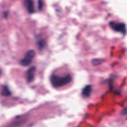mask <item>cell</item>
<instances>
[{
  "instance_id": "6da1fadb",
  "label": "cell",
  "mask_w": 127,
  "mask_h": 127,
  "mask_svg": "<svg viewBox=\"0 0 127 127\" xmlns=\"http://www.w3.org/2000/svg\"><path fill=\"white\" fill-rule=\"evenodd\" d=\"M72 78L70 74H67L65 76L52 74L50 77V82L54 87L59 88L69 84L72 81Z\"/></svg>"
},
{
  "instance_id": "7a4b0ae2",
  "label": "cell",
  "mask_w": 127,
  "mask_h": 127,
  "mask_svg": "<svg viewBox=\"0 0 127 127\" xmlns=\"http://www.w3.org/2000/svg\"><path fill=\"white\" fill-rule=\"evenodd\" d=\"M35 56V52L33 50L28 51L26 53L24 58L20 61V64L23 66H28L31 63Z\"/></svg>"
},
{
  "instance_id": "3957f363",
  "label": "cell",
  "mask_w": 127,
  "mask_h": 127,
  "mask_svg": "<svg viewBox=\"0 0 127 127\" xmlns=\"http://www.w3.org/2000/svg\"><path fill=\"white\" fill-rule=\"evenodd\" d=\"M109 25L113 30L117 32H119L122 34H125L127 30H126V26L124 23L111 21L110 22Z\"/></svg>"
},
{
  "instance_id": "277c9868",
  "label": "cell",
  "mask_w": 127,
  "mask_h": 127,
  "mask_svg": "<svg viewBox=\"0 0 127 127\" xmlns=\"http://www.w3.org/2000/svg\"><path fill=\"white\" fill-rule=\"evenodd\" d=\"M24 5L28 12L30 14H32L34 13V4L33 0H24Z\"/></svg>"
},
{
  "instance_id": "5b68a950",
  "label": "cell",
  "mask_w": 127,
  "mask_h": 127,
  "mask_svg": "<svg viewBox=\"0 0 127 127\" xmlns=\"http://www.w3.org/2000/svg\"><path fill=\"white\" fill-rule=\"evenodd\" d=\"M36 67H32L30 69H29L26 73V79L27 82L28 83H31L34 80L35 76V73H36Z\"/></svg>"
},
{
  "instance_id": "8992f818",
  "label": "cell",
  "mask_w": 127,
  "mask_h": 127,
  "mask_svg": "<svg viewBox=\"0 0 127 127\" xmlns=\"http://www.w3.org/2000/svg\"><path fill=\"white\" fill-rule=\"evenodd\" d=\"M92 90V87L91 85H87L84 87L82 91V94L83 97H89L90 95Z\"/></svg>"
},
{
  "instance_id": "52a82bcc",
  "label": "cell",
  "mask_w": 127,
  "mask_h": 127,
  "mask_svg": "<svg viewBox=\"0 0 127 127\" xmlns=\"http://www.w3.org/2000/svg\"><path fill=\"white\" fill-rule=\"evenodd\" d=\"M36 43H37V46H38V48L40 50L43 49L46 44L45 40L43 38H41L39 37L36 39Z\"/></svg>"
},
{
  "instance_id": "ba28073f",
  "label": "cell",
  "mask_w": 127,
  "mask_h": 127,
  "mask_svg": "<svg viewBox=\"0 0 127 127\" xmlns=\"http://www.w3.org/2000/svg\"><path fill=\"white\" fill-rule=\"evenodd\" d=\"M1 94L2 95H3V96L8 97V96H9V95H11V92L10 91V90L9 89L8 87L5 85V86L3 87L1 92Z\"/></svg>"
},
{
  "instance_id": "9c48e42d",
  "label": "cell",
  "mask_w": 127,
  "mask_h": 127,
  "mask_svg": "<svg viewBox=\"0 0 127 127\" xmlns=\"http://www.w3.org/2000/svg\"><path fill=\"white\" fill-rule=\"evenodd\" d=\"M25 122L26 121L25 120H24V118H21V119H19V120H17L16 122L13 123V124L11 125L9 127H19L23 124H24Z\"/></svg>"
},
{
  "instance_id": "30bf717a",
  "label": "cell",
  "mask_w": 127,
  "mask_h": 127,
  "mask_svg": "<svg viewBox=\"0 0 127 127\" xmlns=\"http://www.w3.org/2000/svg\"><path fill=\"white\" fill-rule=\"evenodd\" d=\"M103 60L101 59H95L92 61V64L94 65H98L101 64L103 62Z\"/></svg>"
},
{
  "instance_id": "8fae6325",
  "label": "cell",
  "mask_w": 127,
  "mask_h": 127,
  "mask_svg": "<svg viewBox=\"0 0 127 127\" xmlns=\"http://www.w3.org/2000/svg\"><path fill=\"white\" fill-rule=\"evenodd\" d=\"M43 1H42V0H38V9L39 10H41L43 8Z\"/></svg>"
},
{
  "instance_id": "7c38bea8",
  "label": "cell",
  "mask_w": 127,
  "mask_h": 127,
  "mask_svg": "<svg viewBox=\"0 0 127 127\" xmlns=\"http://www.w3.org/2000/svg\"><path fill=\"white\" fill-rule=\"evenodd\" d=\"M122 115H127V107H125V108H123V110L122 112Z\"/></svg>"
},
{
  "instance_id": "4fadbf2b",
  "label": "cell",
  "mask_w": 127,
  "mask_h": 127,
  "mask_svg": "<svg viewBox=\"0 0 127 127\" xmlns=\"http://www.w3.org/2000/svg\"><path fill=\"white\" fill-rule=\"evenodd\" d=\"M1 70L0 69V75H1Z\"/></svg>"
}]
</instances>
